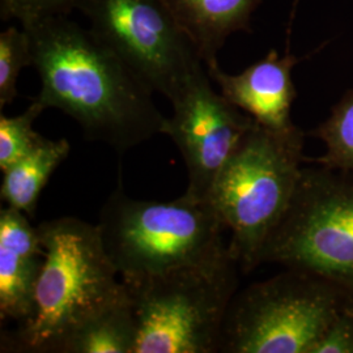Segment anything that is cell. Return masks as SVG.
<instances>
[{
    "label": "cell",
    "instance_id": "cell-1",
    "mask_svg": "<svg viewBox=\"0 0 353 353\" xmlns=\"http://www.w3.org/2000/svg\"><path fill=\"white\" fill-rule=\"evenodd\" d=\"M23 28L41 79L34 100L75 119L88 140L126 152L161 134L165 118L148 88L90 29L68 16Z\"/></svg>",
    "mask_w": 353,
    "mask_h": 353
},
{
    "label": "cell",
    "instance_id": "cell-2",
    "mask_svg": "<svg viewBox=\"0 0 353 353\" xmlns=\"http://www.w3.org/2000/svg\"><path fill=\"white\" fill-rule=\"evenodd\" d=\"M43 265L34 290L33 312L3 338L20 352H58L67 336L126 288L103 246L100 229L76 217H59L37 227Z\"/></svg>",
    "mask_w": 353,
    "mask_h": 353
},
{
    "label": "cell",
    "instance_id": "cell-3",
    "mask_svg": "<svg viewBox=\"0 0 353 353\" xmlns=\"http://www.w3.org/2000/svg\"><path fill=\"white\" fill-rule=\"evenodd\" d=\"M303 134L256 122L217 176L207 202L230 232L228 249L249 274L261 265L265 241L287 212L303 176Z\"/></svg>",
    "mask_w": 353,
    "mask_h": 353
},
{
    "label": "cell",
    "instance_id": "cell-4",
    "mask_svg": "<svg viewBox=\"0 0 353 353\" xmlns=\"http://www.w3.org/2000/svg\"><path fill=\"white\" fill-rule=\"evenodd\" d=\"M97 227L121 280L196 265L228 252L227 229L208 202L183 194L176 201H141L117 189Z\"/></svg>",
    "mask_w": 353,
    "mask_h": 353
},
{
    "label": "cell",
    "instance_id": "cell-5",
    "mask_svg": "<svg viewBox=\"0 0 353 353\" xmlns=\"http://www.w3.org/2000/svg\"><path fill=\"white\" fill-rule=\"evenodd\" d=\"M239 270L228 249L196 265L122 280L138 322L135 353L219 352Z\"/></svg>",
    "mask_w": 353,
    "mask_h": 353
},
{
    "label": "cell",
    "instance_id": "cell-6",
    "mask_svg": "<svg viewBox=\"0 0 353 353\" xmlns=\"http://www.w3.org/2000/svg\"><path fill=\"white\" fill-rule=\"evenodd\" d=\"M350 299L326 279L287 268L236 293L219 352L313 353Z\"/></svg>",
    "mask_w": 353,
    "mask_h": 353
},
{
    "label": "cell",
    "instance_id": "cell-7",
    "mask_svg": "<svg viewBox=\"0 0 353 353\" xmlns=\"http://www.w3.org/2000/svg\"><path fill=\"white\" fill-rule=\"evenodd\" d=\"M259 262L314 274L353 299V172L321 164L303 168Z\"/></svg>",
    "mask_w": 353,
    "mask_h": 353
},
{
    "label": "cell",
    "instance_id": "cell-8",
    "mask_svg": "<svg viewBox=\"0 0 353 353\" xmlns=\"http://www.w3.org/2000/svg\"><path fill=\"white\" fill-rule=\"evenodd\" d=\"M76 10L103 45L169 101L204 64L164 0H79Z\"/></svg>",
    "mask_w": 353,
    "mask_h": 353
},
{
    "label": "cell",
    "instance_id": "cell-9",
    "mask_svg": "<svg viewBox=\"0 0 353 353\" xmlns=\"http://www.w3.org/2000/svg\"><path fill=\"white\" fill-rule=\"evenodd\" d=\"M173 114L163 132L181 152L188 168L186 195L207 202L217 176L255 121L214 92L205 64L172 100Z\"/></svg>",
    "mask_w": 353,
    "mask_h": 353
},
{
    "label": "cell",
    "instance_id": "cell-10",
    "mask_svg": "<svg viewBox=\"0 0 353 353\" xmlns=\"http://www.w3.org/2000/svg\"><path fill=\"white\" fill-rule=\"evenodd\" d=\"M297 62L290 52L281 57L271 50L237 75L224 72L219 63L208 65L207 71L228 101L249 114L258 125L272 131H287L294 127L290 119L296 99L292 70Z\"/></svg>",
    "mask_w": 353,
    "mask_h": 353
},
{
    "label": "cell",
    "instance_id": "cell-11",
    "mask_svg": "<svg viewBox=\"0 0 353 353\" xmlns=\"http://www.w3.org/2000/svg\"><path fill=\"white\" fill-rule=\"evenodd\" d=\"M11 207L0 211V318L26 321L33 312L34 290L43 265L37 227Z\"/></svg>",
    "mask_w": 353,
    "mask_h": 353
},
{
    "label": "cell",
    "instance_id": "cell-12",
    "mask_svg": "<svg viewBox=\"0 0 353 353\" xmlns=\"http://www.w3.org/2000/svg\"><path fill=\"white\" fill-rule=\"evenodd\" d=\"M178 24L195 45L205 67L217 62L228 37L250 30L261 0H164Z\"/></svg>",
    "mask_w": 353,
    "mask_h": 353
},
{
    "label": "cell",
    "instance_id": "cell-13",
    "mask_svg": "<svg viewBox=\"0 0 353 353\" xmlns=\"http://www.w3.org/2000/svg\"><path fill=\"white\" fill-rule=\"evenodd\" d=\"M70 151L71 145L67 140L43 138L24 159L3 172L1 201L8 207L33 217L42 190Z\"/></svg>",
    "mask_w": 353,
    "mask_h": 353
},
{
    "label": "cell",
    "instance_id": "cell-14",
    "mask_svg": "<svg viewBox=\"0 0 353 353\" xmlns=\"http://www.w3.org/2000/svg\"><path fill=\"white\" fill-rule=\"evenodd\" d=\"M138 322L128 294L92 316L59 347V353H135Z\"/></svg>",
    "mask_w": 353,
    "mask_h": 353
},
{
    "label": "cell",
    "instance_id": "cell-15",
    "mask_svg": "<svg viewBox=\"0 0 353 353\" xmlns=\"http://www.w3.org/2000/svg\"><path fill=\"white\" fill-rule=\"evenodd\" d=\"M326 152L316 164L353 172V90L335 105L327 119L314 131Z\"/></svg>",
    "mask_w": 353,
    "mask_h": 353
},
{
    "label": "cell",
    "instance_id": "cell-16",
    "mask_svg": "<svg viewBox=\"0 0 353 353\" xmlns=\"http://www.w3.org/2000/svg\"><path fill=\"white\" fill-rule=\"evenodd\" d=\"M46 110L37 100L32 102L24 113L0 115V169L6 172L24 159L42 141L43 137L34 131L33 123Z\"/></svg>",
    "mask_w": 353,
    "mask_h": 353
},
{
    "label": "cell",
    "instance_id": "cell-17",
    "mask_svg": "<svg viewBox=\"0 0 353 353\" xmlns=\"http://www.w3.org/2000/svg\"><path fill=\"white\" fill-rule=\"evenodd\" d=\"M33 64L32 39L24 28L8 26L0 33V109L17 97V80L23 68Z\"/></svg>",
    "mask_w": 353,
    "mask_h": 353
},
{
    "label": "cell",
    "instance_id": "cell-18",
    "mask_svg": "<svg viewBox=\"0 0 353 353\" xmlns=\"http://www.w3.org/2000/svg\"><path fill=\"white\" fill-rule=\"evenodd\" d=\"M79 0H0V19L17 20L21 26L54 16H68Z\"/></svg>",
    "mask_w": 353,
    "mask_h": 353
},
{
    "label": "cell",
    "instance_id": "cell-19",
    "mask_svg": "<svg viewBox=\"0 0 353 353\" xmlns=\"http://www.w3.org/2000/svg\"><path fill=\"white\" fill-rule=\"evenodd\" d=\"M313 353H353V299L341 307Z\"/></svg>",
    "mask_w": 353,
    "mask_h": 353
}]
</instances>
